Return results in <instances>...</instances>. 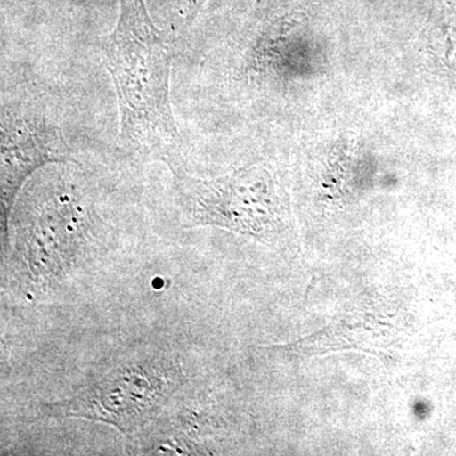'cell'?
Returning a JSON list of instances; mask_svg holds the SVG:
<instances>
[{
	"mask_svg": "<svg viewBox=\"0 0 456 456\" xmlns=\"http://www.w3.org/2000/svg\"><path fill=\"white\" fill-rule=\"evenodd\" d=\"M119 106L126 146L178 170L183 140L171 110L173 50L155 26L145 0H119V16L104 46Z\"/></svg>",
	"mask_w": 456,
	"mask_h": 456,
	"instance_id": "cell-1",
	"label": "cell"
},
{
	"mask_svg": "<svg viewBox=\"0 0 456 456\" xmlns=\"http://www.w3.org/2000/svg\"><path fill=\"white\" fill-rule=\"evenodd\" d=\"M184 382L179 362L163 353H137L90 378L70 398L45 406L51 417L113 425L123 434L142 426Z\"/></svg>",
	"mask_w": 456,
	"mask_h": 456,
	"instance_id": "cell-2",
	"label": "cell"
},
{
	"mask_svg": "<svg viewBox=\"0 0 456 456\" xmlns=\"http://www.w3.org/2000/svg\"><path fill=\"white\" fill-rule=\"evenodd\" d=\"M183 211L196 226L265 236L278 226L281 207L274 180L261 167H246L217 179L173 170Z\"/></svg>",
	"mask_w": 456,
	"mask_h": 456,
	"instance_id": "cell-3",
	"label": "cell"
},
{
	"mask_svg": "<svg viewBox=\"0 0 456 456\" xmlns=\"http://www.w3.org/2000/svg\"><path fill=\"white\" fill-rule=\"evenodd\" d=\"M71 160L70 149L56 123L31 104L2 107V224L7 231L9 213L23 183L51 163Z\"/></svg>",
	"mask_w": 456,
	"mask_h": 456,
	"instance_id": "cell-4",
	"label": "cell"
}]
</instances>
